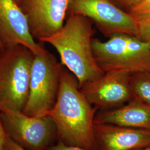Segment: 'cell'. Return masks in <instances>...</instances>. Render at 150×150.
Masks as SVG:
<instances>
[{
    "instance_id": "cell-1",
    "label": "cell",
    "mask_w": 150,
    "mask_h": 150,
    "mask_svg": "<svg viewBox=\"0 0 150 150\" xmlns=\"http://www.w3.org/2000/svg\"><path fill=\"white\" fill-rule=\"evenodd\" d=\"M92 105L81 91L75 76L62 70L56 101L47 114L55 124L59 141L93 150L97 107Z\"/></svg>"
},
{
    "instance_id": "cell-2",
    "label": "cell",
    "mask_w": 150,
    "mask_h": 150,
    "mask_svg": "<svg viewBox=\"0 0 150 150\" xmlns=\"http://www.w3.org/2000/svg\"><path fill=\"white\" fill-rule=\"evenodd\" d=\"M93 33L89 19L80 15L71 14L59 31L40 41L56 50L61 64L75 76L80 89L105 73L97 64L93 54Z\"/></svg>"
},
{
    "instance_id": "cell-3",
    "label": "cell",
    "mask_w": 150,
    "mask_h": 150,
    "mask_svg": "<svg viewBox=\"0 0 150 150\" xmlns=\"http://www.w3.org/2000/svg\"><path fill=\"white\" fill-rule=\"evenodd\" d=\"M34 56L21 45L6 47L0 54V111H23L29 95Z\"/></svg>"
},
{
    "instance_id": "cell-4",
    "label": "cell",
    "mask_w": 150,
    "mask_h": 150,
    "mask_svg": "<svg viewBox=\"0 0 150 150\" xmlns=\"http://www.w3.org/2000/svg\"><path fill=\"white\" fill-rule=\"evenodd\" d=\"M92 46L97 63L105 72L121 70L133 74L150 68L149 45L137 37L118 33L106 41L93 38Z\"/></svg>"
},
{
    "instance_id": "cell-5",
    "label": "cell",
    "mask_w": 150,
    "mask_h": 150,
    "mask_svg": "<svg viewBox=\"0 0 150 150\" xmlns=\"http://www.w3.org/2000/svg\"><path fill=\"white\" fill-rule=\"evenodd\" d=\"M62 65L45 48L34 56L29 95L22 112L30 116L47 115L57 100Z\"/></svg>"
},
{
    "instance_id": "cell-6",
    "label": "cell",
    "mask_w": 150,
    "mask_h": 150,
    "mask_svg": "<svg viewBox=\"0 0 150 150\" xmlns=\"http://www.w3.org/2000/svg\"><path fill=\"white\" fill-rule=\"evenodd\" d=\"M0 119L7 135L28 150H46L57 136L49 115L30 116L21 111L4 110L0 111Z\"/></svg>"
},
{
    "instance_id": "cell-7",
    "label": "cell",
    "mask_w": 150,
    "mask_h": 150,
    "mask_svg": "<svg viewBox=\"0 0 150 150\" xmlns=\"http://www.w3.org/2000/svg\"><path fill=\"white\" fill-rule=\"evenodd\" d=\"M67 12L91 20L108 38L118 33L138 36L136 20L111 0H69Z\"/></svg>"
},
{
    "instance_id": "cell-8",
    "label": "cell",
    "mask_w": 150,
    "mask_h": 150,
    "mask_svg": "<svg viewBox=\"0 0 150 150\" xmlns=\"http://www.w3.org/2000/svg\"><path fill=\"white\" fill-rule=\"evenodd\" d=\"M131 74L126 71H108L80 90L88 102L97 108L120 107L132 99Z\"/></svg>"
},
{
    "instance_id": "cell-9",
    "label": "cell",
    "mask_w": 150,
    "mask_h": 150,
    "mask_svg": "<svg viewBox=\"0 0 150 150\" xmlns=\"http://www.w3.org/2000/svg\"><path fill=\"white\" fill-rule=\"evenodd\" d=\"M69 0H21L20 6L33 38L41 41L64 25Z\"/></svg>"
},
{
    "instance_id": "cell-10",
    "label": "cell",
    "mask_w": 150,
    "mask_h": 150,
    "mask_svg": "<svg viewBox=\"0 0 150 150\" xmlns=\"http://www.w3.org/2000/svg\"><path fill=\"white\" fill-rule=\"evenodd\" d=\"M0 37L5 47L21 45L34 55L43 48L36 43L26 16L14 0H0Z\"/></svg>"
},
{
    "instance_id": "cell-11",
    "label": "cell",
    "mask_w": 150,
    "mask_h": 150,
    "mask_svg": "<svg viewBox=\"0 0 150 150\" xmlns=\"http://www.w3.org/2000/svg\"><path fill=\"white\" fill-rule=\"evenodd\" d=\"M94 150H135L150 146V131L112 124L94 125Z\"/></svg>"
},
{
    "instance_id": "cell-12",
    "label": "cell",
    "mask_w": 150,
    "mask_h": 150,
    "mask_svg": "<svg viewBox=\"0 0 150 150\" xmlns=\"http://www.w3.org/2000/svg\"><path fill=\"white\" fill-rule=\"evenodd\" d=\"M95 123H107L150 131V106L132 99L125 105L101 113Z\"/></svg>"
},
{
    "instance_id": "cell-13",
    "label": "cell",
    "mask_w": 150,
    "mask_h": 150,
    "mask_svg": "<svg viewBox=\"0 0 150 150\" xmlns=\"http://www.w3.org/2000/svg\"><path fill=\"white\" fill-rule=\"evenodd\" d=\"M132 99L150 106V68L131 74Z\"/></svg>"
},
{
    "instance_id": "cell-14",
    "label": "cell",
    "mask_w": 150,
    "mask_h": 150,
    "mask_svg": "<svg viewBox=\"0 0 150 150\" xmlns=\"http://www.w3.org/2000/svg\"><path fill=\"white\" fill-rule=\"evenodd\" d=\"M129 13L136 21L150 17V0H139Z\"/></svg>"
},
{
    "instance_id": "cell-15",
    "label": "cell",
    "mask_w": 150,
    "mask_h": 150,
    "mask_svg": "<svg viewBox=\"0 0 150 150\" xmlns=\"http://www.w3.org/2000/svg\"><path fill=\"white\" fill-rule=\"evenodd\" d=\"M138 36L149 45L150 50V17L137 20Z\"/></svg>"
},
{
    "instance_id": "cell-16",
    "label": "cell",
    "mask_w": 150,
    "mask_h": 150,
    "mask_svg": "<svg viewBox=\"0 0 150 150\" xmlns=\"http://www.w3.org/2000/svg\"><path fill=\"white\" fill-rule=\"evenodd\" d=\"M120 8L127 12L132 9L139 0H111Z\"/></svg>"
},
{
    "instance_id": "cell-17",
    "label": "cell",
    "mask_w": 150,
    "mask_h": 150,
    "mask_svg": "<svg viewBox=\"0 0 150 150\" xmlns=\"http://www.w3.org/2000/svg\"><path fill=\"white\" fill-rule=\"evenodd\" d=\"M46 150H88L84 148L75 146H70L64 144L63 142L59 141L58 144L54 146H51Z\"/></svg>"
},
{
    "instance_id": "cell-18",
    "label": "cell",
    "mask_w": 150,
    "mask_h": 150,
    "mask_svg": "<svg viewBox=\"0 0 150 150\" xmlns=\"http://www.w3.org/2000/svg\"><path fill=\"white\" fill-rule=\"evenodd\" d=\"M4 150H28L17 144L8 135L6 140Z\"/></svg>"
},
{
    "instance_id": "cell-19",
    "label": "cell",
    "mask_w": 150,
    "mask_h": 150,
    "mask_svg": "<svg viewBox=\"0 0 150 150\" xmlns=\"http://www.w3.org/2000/svg\"><path fill=\"white\" fill-rule=\"evenodd\" d=\"M7 134L0 119V150H4V146Z\"/></svg>"
},
{
    "instance_id": "cell-20",
    "label": "cell",
    "mask_w": 150,
    "mask_h": 150,
    "mask_svg": "<svg viewBox=\"0 0 150 150\" xmlns=\"http://www.w3.org/2000/svg\"><path fill=\"white\" fill-rule=\"evenodd\" d=\"M4 47H5L4 46V44L3 43V42H2V39L1 38V37H0V54L2 53L1 51H2Z\"/></svg>"
},
{
    "instance_id": "cell-21",
    "label": "cell",
    "mask_w": 150,
    "mask_h": 150,
    "mask_svg": "<svg viewBox=\"0 0 150 150\" xmlns=\"http://www.w3.org/2000/svg\"><path fill=\"white\" fill-rule=\"evenodd\" d=\"M135 150H150V146H149L146 147L144 148H142V149H139Z\"/></svg>"
},
{
    "instance_id": "cell-22",
    "label": "cell",
    "mask_w": 150,
    "mask_h": 150,
    "mask_svg": "<svg viewBox=\"0 0 150 150\" xmlns=\"http://www.w3.org/2000/svg\"><path fill=\"white\" fill-rule=\"evenodd\" d=\"M14 1L16 2V3H17L20 5V2H21V0H14Z\"/></svg>"
}]
</instances>
